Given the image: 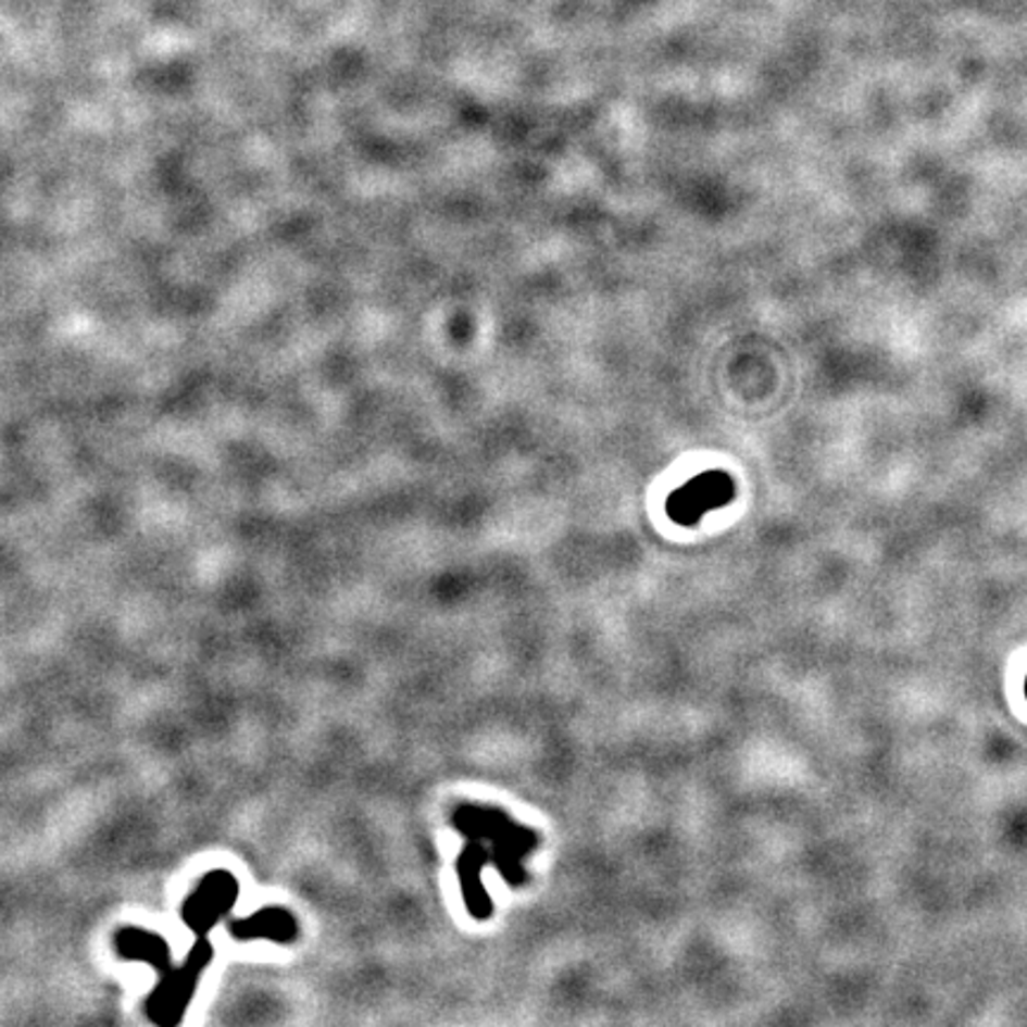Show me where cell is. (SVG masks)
Returning <instances> with one entry per match:
<instances>
[{
  "instance_id": "1",
  "label": "cell",
  "mask_w": 1027,
  "mask_h": 1027,
  "mask_svg": "<svg viewBox=\"0 0 1027 1027\" xmlns=\"http://www.w3.org/2000/svg\"><path fill=\"white\" fill-rule=\"evenodd\" d=\"M212 959V942L208 937H198L181 966H170L167 970L160 973L155 989H152V994L146 999V1016L162 1027L181 1023L188 1004L196 997L202 973H205Z\"/></svg>"
},
{
  "instance_id": "2",
  "label": "cell",
  "mask_w": 1027,
  "mask_h": 1027,
  "mask_svg": "<svg viewBox=\"0 0 1027 1027\" xmlns=\"http://www.w3.org/2000/svg\"><path fill=\"white\" fill-rule=\"evenodd\" d=\"M238 880L228 871H212L190 890L181 906V920L196 937H208L238 902Z\"/></svg>"
},
{
  "instance_id": "3",
  "label": "cell",
  "mask_w": 1027,
  "mask_h": 1027,
  "mask_svg": "<svg viewBox=\"0 0 1027 1027\" xmlns=\"http://www.w3.org/2000/svg\"><path fill=\"white\" fill-rule=\"evenodd\" d=\"M732 498V480L728 474L709 472L692 478L690 484L678 488L668 500V516L678 524L692 526L716 506L730 502Z\"/></svg>"
},
{
  "instance_id": "4",
  "label": "cell",
  "mask_w": 1027,
  "mask_h": 1027,
  "mask_svg": "<svg viewBox=\"0 0 1027 1027\" xmlns=\"http://www.w3.org/2000/svg\"><path fill=\"white\" fill-rule=\"evenodd\" d=\"M236 940H270L278 944H288L298 937V920L293 913L281 906H266L250 918H238L228 925Z\"/></svg>"
},
{
  "instance_id": "5",
  "label": "cell",
  "mask_w": 1027,
  "mask_h": 1027,
  "mask_svg": "<svg viewBox=\"0 0 1027 1027\" xmlns=\"http://www.w3.org/2000/svg\"><path fill=\"white\" fill-rule=\"evenodd\" d=\"M114 949H117L120 959L148 963V966H152L158 973H164L170 966H174L167 940H164L162 935L143 928H122L114 935Z\"/></svg>"
},
{
  "instance_id": "6",
  "label": "cell",
  "mask_w": 1027,
  "mask_h": 1027,
  "mask_svg": "<svg viewBox=\"0 0 1027 1027\" xmlns=\"http://www.w3.org/2000/svg\"><path fill=\"white\" fill-rule=\"evenodd\" d=\"M1025 694H1027V680H1025Z\"/></svg>"
}]
</instances>
